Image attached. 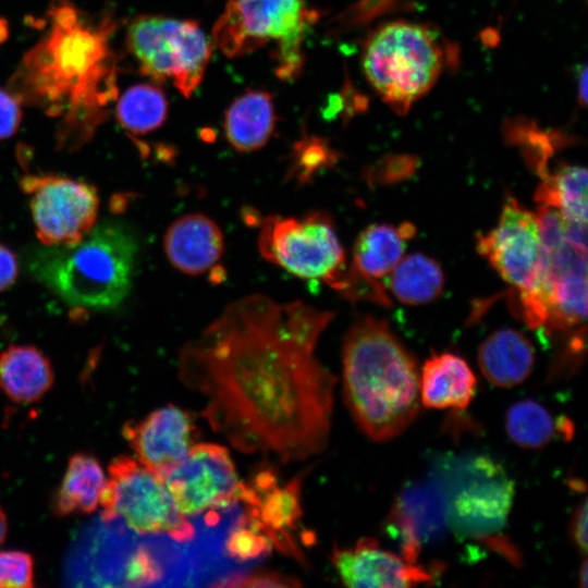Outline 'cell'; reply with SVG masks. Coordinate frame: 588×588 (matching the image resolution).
I'll return each instance as SVG.
<instances>
[{
	"mask_svg": "<svg viewBox=\"0 0 588 588\" xmlns=\"http://www.w3.org/2000/svg\"><path fill=\"white\" fill-rule=\"evenodd\" d=\"M331 561L342 581L354 588H404L434 579L431 569L384 550L372 538L352 548L333 547Z\"/></svg>",
	"mask_w": 588,
	"mask_h": 588,
	"instance_id": "cell-18",
	"label": "cell"
},
{
	"mask_svg": "<svg viewBox=\"0 0 588 588\" xmlns=\"http://www.w3.org/2000/svg\"><path fill=\"white\" fill-rule=\"evenodd\" d=\"M257 247L268 262L333 290L347 268L334 221L321 210L309 211L299 218L279 215L262 218Z\"/></svg>",
	"mask_w": 588,
	"mask_h": 588,
	"instance_id": "cell-9",
	"label": "cell"
},
{
	"mask_svg": "<svg viewBox=\"0 0 588 588\" xmlns=\"http://www.w3.org/2000/svg\"><path fill=\"white\" fill-rule=\"evenodd\" d=\"M272 544L266 535L248 519L243 511L229 528L223 543L226 559L238 571L242 566L257 562L271 551Z\"/></svg>",
	"mask_w": 588,
	"mask_h": 588,
	"instance_id": "cell-29",
	"label": "cell"
},
{
	"mask_svg": "<svg viewBox=\"0 0 588 588\" xmlns=\"http://www.w3.org/2000/svg\"><path fill=\"white\" fill-rule=\"evenodd\" d=\"M478 365L488 381L499 388L524 382L535 365V348L522 332L499 329L481 343Z\"/></svg>",
	"mask_w": 588,
	"mask_h": 588,
	"instance_id": "cell-22",
	"label": "cell"
},
{
	"mask_svg": "<svg viewBox=\"0 0 588 588\" xmlns=\"http://www.w3.org/2000/svg\"><path fill=\"white\" fill-rule=\"evenodd\" d=\"M8 530H9L8 517L4 510L0 505V544L5 540L8 536Z\"/></svg>",
	"mask_w": 588,
	"mask_h": 588,
	"instance_id": "cell-38",
	"label": "cell"
},
{
	"mask_svg": "<svg viewBox=\"0 0 588 588\" xmlns=\"http://www.w3.org/2000/svg\"><path fill=\"white\" fill-rule=\"evenodd\" d=\"M167 259L181 273L201 275L222 258L224 237L210 217L193 212L174 220L163 236Z\"/></svg>",
	"mask_w": 588,
	"mask_h": 588,
	"instance_id": "cell-19",
	"label": "cell"
},
{
	"mask_svg": "<svg viewBox=\"0 0 588 588\" xmlns=\"http://www.w3.org/2000/svg\"><path fill=\"white\" fill-rule=\"evenodd\" d=\"M20 264L16 254L0 243V292L11 287L17 279Z\"/></svg>",
	"mask_w": 588,
	"mask_h": 588,
	"instance_id": "cell-36",
	"label": "cell"
},
{
	"mask_svg": "<svg viewBox=\"0 0 588 588\" xmlns=\"http://www.w3.org/2000/svg\"><path fill=\"white\" fill-rule=\"evenodd\" d=\"M538 204L556 208L566 222L587 224V172L575 164L560 163L541 179Z\"/></svg>",
	"mask_w": 588,
	"mask_h": 588,
	"instance_id": "cell-25",
	"label": "cell"
},
{
	"mask_svg": "<svg viewBox=\"0 0 588 588\" xmlns=\"http://www.w3.org/2000/svg\"><path fill=\"white\" fill-rule=\"evenodd\" d=\"M336 161V154L317 137L299 140L294 148L289 177L297 183H306L323 168Z\"/></svg>",
	"mask_w": 588,
	"mask_h": 588,
	"instance_id": "cell-30",
	"label": "cell"
},
{
	"mask_svg": "<svg viewBox=\"0 0 588 588\" xmlns=\"http://www.w3.org/2000/svg\"><path fill=\"white\" fill-rule=\"evenodd\" d=\"M122 434L135 457L163 479L194 445L196 426L188 412L169 404L142 419L126 421Z\"/></svg>",
	"mask_w": 588,
	"mask_h": 588,
	"instance_id": "cell-16",
	"label": "cell"
},
{
	"mask_svg": "<svg viewBox=\"0 0 588 588\" xmlns=\"http://www.w3.org/2000/svg\"><path fill=\"white\" fill-rule=\"evenodd\" d=\"M22 105L10 89L0 87V140L17 133L23 120Z\"/></svg>",
	"mask_w": 588,
	"mask_h": 588,
	"instance_id": "cell-34",
	"label": "cell"
},
{
	"mask_svg": "<svg viewBox=\"0 0 588 588\" xmlns=\"http://www.w3.org/2000/svg\"><path fill=\"white\" fill-rule=\"evenodd\" d=\"M388 526L400 541L401 555L412 563H418L425 546L444 536L449 529L444 497L432 475L401 490L388 515Z\"/></svg>",
	"mask_w": 588,
	"mask_h": 588,
	"instance_id": "cell-17",
	"label": "cell"
},
{
	"mask_svg": "<svg viewBox=\"0 0 588 588\" xmlns=\"http://www.w3.org/2000/svg\"><path fill=\"white\" fill-rule=\"evenodd\" d=\"M343 392L359 429L371 440H391L419 413V371L414 356L385 320L367 315L345 334Z\"/></svg>",
	"mask_w": 588,
	"mask_h": 588,
	"instance_id": "cell-3",
	"label": "cell"
},
{
	"mask_svg": "<svg viewBox=\"0 0 588 588\" xmlns=\"http://www.w3.org/2000/svg\"><path fill=\"white\" fill-rule=\"evenodd\" d=\"M449 45L424 24L394 21L367 37L362 52L366 78L388 106L405 114L438 82L451 62Z\"/></svg>",
	"mask_w": 588,
	"mask_h": 588,
	"instance_id": "cell-6",
	"label": "cell"
},
{
	"mask_svg": "<svg viewBox=\"0 0 588 588\" xmlns=\"http://www.w3.org/2000/svg\"><path fill=\"white\" fill-rule=\"evenodd\" d=\"M415 169V160L407 156H394L381 160L366 171L369 183H391L408 176Z\"/></svg>",
	"mask_w": 588,
	"mask_h": 588,
	"instance_id": "cell-33",
	"label": "cell"
},
{
	"mask_svg": "<svg viewBox=\"0 0 588 588\" xmlns=\"http://www.w3.org/2000/svg\"><path fill=\"white\" fill-rule=\"evenodd\" d=\"M117 99L115 118L130 135H146L167 119L168 99L155 84L133 85Z\"/></svg>",
	"mask_w": 588,
	"mask_h": 588,
	"instance_id": "cell-28",
	"label": "cell"
},
{
	"mask_svg": "<svg viewBox=\"0 0 588 588\" xmlns=\"http://www.w3.org/2000/svg\"><path fill=\"white\" fill-rule=\"evenodd\" d=\"M578 100L580 103H585L587 99V70L584 68L578 79Z\"/></svg>",
	"mask_w": 588,
	"mask_h": 588,
	"instance_id": "cell-37",
	"label": "cell"
},
{
	"mask_svg": "<svg viewBox=\"0 0 588 588\" xmlns=\"http://www.w3.org/2000/svg\"><path fill=\"white\" fill-rule=\"evenodd\" d=\"M587 573H588L587 560L584 559L579 567V573H578L579 585L581 586V588H585L587 586Z\"/></svg>",
	"mask_w": 588,
	"mask_h": 588,
	"instance_id": "cell-39",
	"label": "cell"
},
{
	"mask_svg": "<svg viewBox=\"0 0 588 588\" xmlns=\"http://www.w3.org/2000/svg\"><path fill=\"white\" fill-rule=\"evenodd\" d=\"M137 250L133 232L108 221L76 244L30 249L26 264L33 278L65 304L103 311L115 309L128 295Z\"/></svg>",
	"mask_w": 588,
	"mask_h": 588,
	"instance_id": "cell-4",
	"label": "cell"
},
{
	"mask_svg": "<svg viewBox=\"0 0 588 588\" xmlns=\"http://www.w3.org/2000/svg\"><path fill=\"white\" fill-rule=\"evenodd\" d=\"M431 475L443 492L448 527L518 565V550L504 534L515 493L504 467L491 456L469 454L442 458Z\"/></svg>",
	"mask_w": 588,
	"mask_h": 588,
	"instance_id": "cell-5",
	"label": "cell"
},
{
	"mask_svg": "<svg viewBox=\"0 0 588 588\" xmlns=\"http://www.w3.org/2000/svg\"><path fill=\"white\" fill-rule=\"evenodd\" d=\"M505 430L515 444L526 450L547 446L556 432L566 439L573 432L568 419L563 417L555 421L548 409L534 400H520L507 409Z\"/></svg>",
	"mask_w": 588,
	"mask_h": 588,
	"instance_id": "cell-27",
	"label": "cell"
},
{
	"mask_svg": "<svg viewBox=\"0 0 588 588\" xmlns=\"http://www.w3.org/2000/svg\"><path fill=\"white\" fill-rule=\"evenodd\" d=\"M296 578L277 572L255 571L237 573L225 578L218 587H298Z\"/></svg>",
	"mask_w": 588,
	"mask_h": 588,
	"instance_id": "cell-32",
	"label": "cell"
},
{
	"mask_svg": "<svg viewBox=\"0 0 588 588\" xmlns=\"http://www.w3.org/2000/svg\"><path fill=\"white\" fill-rule=\"evenodd\" d=\"M444 286L441 266L422 253L403 256L389 274V289L406 305H422L439 297Z\"/></svg>",
	"mask_w": 588,
	"mask_h": 588,
	"instance_id": "cell-26",
	"label": "cell"
},
{
	"mask_svg": "<svg viewBox=\"0 0 588 588\" xmlns=\"http://www.w3.org/2000/svg\"><path fill=\"white\" fill-rule=\"evenodd\" d=\"M126 47L142 74L189 97L201 83L211 45L194 21L143 14L127 26Z\"/></svg>",
	"mask_w": 588,
	"mask_h": 588,
	"instance_id": "cell-10",
	"label": "cell"
},
{
	"mask_svg": "<svg viewBox=\"0 0 588 588\" xmlns=\"http://www.w3.org/2000/svg\"><path fill=\"white\" fill-rule=\"evenodd\" d=\"M163 482L185 516L238 502L241 482L229 451L216 443L194 444Z\"/></svg>",
	"mask_w": 588,
	"mask_h": 588,
	"instance_id": "cell-13",
	"label": "cell"
},
{
	"mask_svg": "<svg viewBox=\"0 0 588 588\" xmlns=\"http://www.w3.org/2000/svg\"><path fill=\"white\" fill-rule=\"evenodd\" d=\"M7 36H8L7 22L0 19V44L5 40Z\"/></svg>",
	"mask_w": 588,
	"mask_h": 588,
	"instance_id": "cell-40",
	"label": "cell"
},
{
	"mask_svg": "<svg viewBox=\"0 0 588 588\" xmlns=\"http://www.w3.org/2000/svg\"><path fill=\"white\" fill-rule=\"evenodd\" d=\"M587 499L584 498L575 507L569 523L572 542L584 555L587 552Z\"/></svg>",
	"mask_w": 588,
	"mask_h": 588,
	"instance_id": "cell-35",
	"label": "cell"
},
{
	"mask_svg": "<svg viewBox=\"0 0 588 588\" xmlns=\"http://www.w3.org/2000/svg\"><path fill=\"white\" fill-rule=\"evenodd\" d=\"M20 186L42 245L76 244L96 225L99 196L90 183L49 173L24 175Z\"/></svg>",
	"mask_w": 588,
	"mask_h": 588,
	"instance_id": "cell-12",
	"label": "cell"
},
{
	"mask_svg": "<svg viewBox=\"0 0 588 588\" xmlns=\"http://www.w3.org/2000/svg\"><path fill=\"white\" fill-rule=\"evenodd\" d=\"M334 314L249 294L179 354V378L211 428L244 453L303 461L327 446L336 378L315 355Z\"/></svg>",
	"mask_w": 588,
	"mask_h": 588,
	"instance_id": "cell-1",
	"label": "cell"
},
{
	"mask_svg": "<svg viewBox=\"0 0 588 588\" xmlns=\"http://www.w3.org/2000/svg\"><path fill=\"white\" fill-rule=\"evenodd\" d=\"M106 480L103 468L94 454L74 453L53 495L52 512L58 517L93 513L99 505Z\"/></svg>",
	"mask_w": 588,
	"mask_h": 588,
	"instance_id": "cell-24",
	"label": "cell"
},
{
	"mask_svg": "<svg viewBox=\"0 0 588 588\" xmlns=\"http://www.w3.org/2000/svg\"><path fill=\"white\" fill-rule=\"evenodd\" d=\"M238 502L272 546L296 561H304L294 535L302 515L301 477L279 486L272 469L261 470L243 485Z\"/></svg>",
	"mask_w": 588,
	"mask_h": 588,
	"instance_id": "cell-15",
	"label": "cell"
},
{
	"mask_svg": "<svg viewBox=\"0 0 588 588\" xmlns=\"http://www.w3.org/2000/svg\"><path fill=\"white\" fill-rule=\"evenodd\" d=\"M99 505L102 520L121 518L138 535L167 536L181 543L196 536V525L180 512L163 480L135 456L110 462Z\"/></svg>",
	"mask_w": 588,
	"mask_h": 588,
	"instance_id": "cell-8",
	"label": "cell"
},
{
	"mask_svg": "<svg viewBox=\"0 0 588 588\" xmlns=\"http://www.w3.org/2000/svg\"><path fill=\"white\" fill-rule=\"evenodd\" d=\"M304 0H231L213 26V40L228 57H240L273 44L275 73L299 74L303 40L314 22Z\"/></svg>",
	"mask_w": 588,
	"mask_h": 588,
	"instance_id": "cell-7",
	"label": "cell"
},
{
	"mask_svg": "<svg viewBox=\"0 0 588 588\" xmlns=\"http://www.w3.org/2000/svg\"><path fill=\"white\" fill-rule=\"evenodd\" d=\"M476 387V376L465 359L450 352L433 353L419 375L420 403L426 408L462 411L473 401Z\"/></svg>",
	"mask_w": 588,
	"mask_h": 588,
	"instance_id": "cell-20",
	"label": "cell"
},
{
	"mask_svg": "<svg viewBox=\"0 0 588 588\" xmlns=\"http://www.w3.org/2000/svg\"><path fill=\"white\" fill-rule=\"evenodd\" d=\"M415 232L411 222L373 223L365 228L354 242L352 262L335 291L352 303L367 301L390 306L384 280L403 258L406 243Z\"/></svg>",
	"mask_w": 588,
	"mask_h": 588,
	"instance_id": "cell-14",
	"label": "cell"
},
{
	"mask_svg": "<svg viewBox=\"0 0 588 588\" xmlns=\"http://www.w3.org/2000/svg\"><path fill=\"white\" fill-rule=\"evenodd\" d=\"M476 248L516 290L518 301L542 294L546 273L539 221L516 198L505 197L497 225L477 234Z\"/></svg>",
	"mask_w": 588,
	"mask_h": 588,
	"instance_id": "cell-11",
	"label": "cell"
},
{
	"mask_svg": "<svg viewBox=\"0 0 588 588\" xmlns=\"http://www.w3.org/2000/svg\"><path fill=\"white\" fill-rule=\"evenodd\" d=\"M47 20V32L24 54L8 89L59 119L57 147L71 152L91 139L119 96L111 47L118 20L110 10L91 17L70 0H53Z\"/></svg>",
	"mask_w": 588,
	"mask_h": 588,
	"instance_id": "cell-2",
	"label": "cell"
},
{
	"mask_svg": "<svg viewBox=\"0 0 588 588\" xmlns=\"http://www.w3.org/2000/svg\"><path fill=\"white\" fill-rule=\"evenodd\" d=\"M49 357L34 345L12 344L0 353V390L14 403L41 400L53 387Z\"/></svg>",
	"mask_w": 588,
	"mask_h": 588,
	"instance_id": "cell-21",
	"label": "cell"
},
{
	"mask_svg": "<svg viewBox=\"0 0 588 588\" xmlns=\"http://www.w3.org/2000/svg\"><path fill=\"white\" fill-rule=\"evenodd\" d=\"M35 586V560L23 550L0 551V588Z\"/></svg>",
	"mask_w": 588,
	"mask_h": 588,
	"instance_id": "cell-31",
	"label": "cell"
},
{
	"mask_svg": "<svg viewBox=\"0 0 588 588\" xmlns=\"http://www.w3.org/2000/svg\"><path fill=\"white\" fill-rule=\"evenodd\" d=\"M275 109L270 94L248 90L229 107L223 130L229 144L240 152L264 147L275 127Z\"/></svg>",
	"mask_w": 588,
	"mask_h": 588,
	"instance_id": "cell-23",
	"label": "cell"
}]
</instances>
